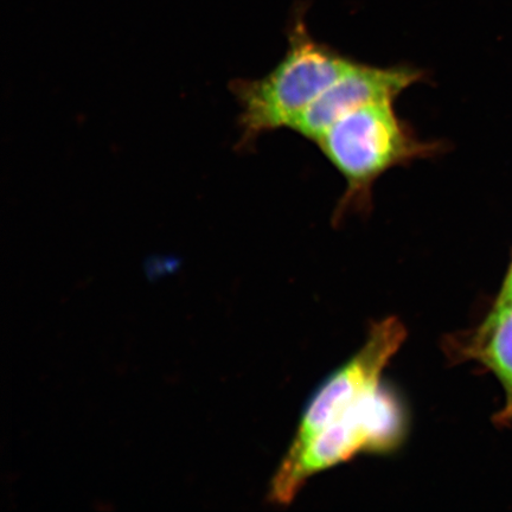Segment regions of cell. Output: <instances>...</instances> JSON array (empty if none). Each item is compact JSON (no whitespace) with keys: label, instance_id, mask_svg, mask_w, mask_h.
Instances as JSON below:
<instances>
[{"label":"cell","instance_id":"1","mask_svg":"<svg viewBox=\"0 0 512 512\" xmlns=\"http://www.w3.org/2000/svg\"><path fill=\"white\" fill-rule=\"evenodd\" d=\"M315 144L347 184L335 221L350 213H369L374 185L388 171L446 150L444 142L421 139L394 104L369 105L343 115Z\"/></svg>","mask_w":512,"mask_h":512},{"label":"cell","instance_id":"2","mask_svg":"<svg viewBox=\"0 0 512 512\" xmlns=\"http://www.w3.org/2000/svg\"><path fill=\"white\" fill-rule=\"evenodd\" d=\"M312 37L299 12L288 30L283 60L264 78L235 80L232 89L241 112L239 149H248L262 134L293 130L307 108L354 62Z\"/></svg>","mask_w":512,"mask_h":512},{"label":"cell","instance_id":"3","mask_svg":"<svg viewBox=\"0 0 512 512\" xmlns=\"http://www.w3.org/2000/svg\"><path fill=\"white\" fill-rule=\"evenodd\" d=\"M405 407L392 390L381 386L339 415L317 433L302 450L285 454L270 486V501L288 505L307 480L320 472L360 456L388 454L407 435Z\"/></svg>","mask_w":512,"mask_h":512},{"label":"cell","instance_id":"4","mask_svg":"<svg viewBox=\"0 0 512 512\" xmlns=\"http://www.w3.org/2000/svg\"><path fill=\"white\" fill-rule=\"evenodd\" d=\"M407 330L399 318L388 317L373 325L366 343L335 371L306 406L286 454H294L339 415L374 393L382 374L405 343Z\"/></svg>","mask_w":512,"mask_h":512},{"label":"cell","instance_id":"5","mask_svg":"<svg viewBox=\"0 0 512 512\" xmlns=\"http://www.w3.org/2000/svg\"><path fill=\"white\" fill-rule=\"evenodd\" d=\"M425 80L424 70L408 64L377 67L355 60L307 108L292 131L316 143L343 115L369 105L395 104L408 88Z\"/></svg>","mask_w":512,"mask_h":512},{"label":"cell","instance_id":"6","mask_svg":"<svg viewBox=\"0 0 512 512\" xmlns=\"http://www.w3.org/2000/svg\"><path fill=\"white\" fill-rule=\"evenodd\" d=\"M464 360L476 361L502 383L507 403L498 420L512 419V304H495L484 322L466 339L453 342Z\"/></svg>","mask_w":512,"mask_h":512},{"label":"cell","instance_id":"7","mask_svg":"<svg viewBox=\"0 0 512 512\" xmlns=\"http://www.w3.org/2000/svg\"><path fill=\"white\" fill-rule=\"evenodd\" d=\"M496 304H512V264L507 278L504 280L502 290L499 292Z\"/></svg>","mask_w":512,"mask_h":512}]
</instances>
